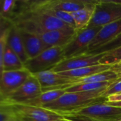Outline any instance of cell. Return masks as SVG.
<instances>
[{"mask_svg":"<svg viewBox=\"0 0 121 121\" xmlns=\"http://www.w3.org/2000/svg\"><path fill=\"white\" fill-rule=\"evenodd\" d=\"M105 91L66 92L57 100L42 107L58 113L71 112L96 104L106 102L107 98L102 96Z\"/></svg>","mask_w":121,"mask_h":121,"instance_id":"obj_1","label":"cell"},{"mask_svg":"<svg viewBox=\"0 0 121 121\" xmlns=\"http://www.w3.org/2000/svg\"><path fill=\"white\" fill-rule=\"evenodd\" d=\"M69 121H121V108L99 103L68 113H60Z\"/></svg>","mask_w":121,"mask_h":121,"instance_id":"obj_2","label":"cell"},{"mask_svg":"<svg viewBox=\"0 0 121 121\" xmlns=\"http://www.w3.org/2000/svg\"><path fill=\"white\" fill-rule=\"evenodd\" d=\"M64 60V48L53 47L44 50L37 57L28 60L24 63V68L31 74H36L53 69Z\"/></svg>","mask_w":121,"mask_h":121,"instance_id":"obj_3","label":"cell"},{"mask_svg":"<svg viewBox=\"0 0 121 121\" xmlns=\"http://www.w3.org/2000/svg\"><path fill=\"white\" fill-rule=\"evenodd\" d=\"M121 19V1L98 0L86 28L103 27Z\"/></svg>","mask_w":121,"mask_h":121,"instance_id":"obj_4","label":"cell"},{"mask_svg":"<svg viewBox=\"0 0 121 121\" xmlns=\"http://www.w3.org/2000/svg\"><path fill=\"white\" fill-rule=\"evenodd\" d=\"M9 106L21 121H58L65 119L61 114L43 107L26 104H11Z\"/></svg>","mask_w":121,"mask_h":121,"instance_id":"obj_5","label":"cell"},{"mask_svg":"<svg viewBox=\"0 0 121 121\" xmlns=\"http://www.w3.org/2000/svg\"><path fill=\"white\" fill-rule=\"evenodd\" d=\"M43 93L41 85L37 77L32 74L18 89L0 101V104H23L37 98Z\"/></svg>","mask_w":121,"mask_h":121,"instance_id":"obj_6","label":"cell"},{"mask_svg":"<svg viewBox=\"0 0 121 121\" xmlns=\"http://www.w3.org/2000/svg\"><path fill=\"white\" fill-rule=\"evenodd\" d=\"M102 27L86 28L77 30L74 39L64 48V56L65 59L85 54L89 44L101 29Z\"/></svg>","mask_w":121,"mask_h":121,"instance_id":"obj_7","label":"cell"},{"mask_svg":"<svg viewBox=\"0 0 121 121\" xmlns=\"http://www.w3.org/2000/svg\"><path fill=\"white\" fill-rule=\"evenodd\" d=\"M32 74L25 68L15 71H4L1 72L0 101L22 86Z\"/></svg>","mask_w":121,"mask_h":121,"instance_id":"obj_8","label":"cell"},{"mask_svg":"<svg viewBox=\"0 0 121 121\" xmlns=\"http://www.w3.org/2000/svg\"><path fill=\"white\" fill-rule=\"evenodd\" d=\"M33 75L38 79L43 92L60 89L65 90L67 88L75 85L78 81V79L65 77L59 73L52 72V70L43 72Z\"/></svg>","mask_w":121,"mask_h":121,"instance_id":"obj_9","label":"cell"},{"mask_svg":"<svg viewBox=\"0 0 121 121\" xmlns=\"http://www.w3.org/2000/svg\"><path fill=\"white\" fill-rule=\"evenodd\" d=\"M77 33V30L74 28L69 27L50 30L37 35L41 39L45 50L53 47L65 48L74 39Z\"/></svg>","mask_w":121,"mask_h":121,"instance_id":"obj_10","label":"cell"},{"mask_svg":"<svg viewBox=\"0 0 121 121\" xmlns=\"http://www.w3.org/2000/svg\"><path fill=\"white\" fill-rule=\"evenodd\" d=\"M105 55L106 53L96 55L83 54L68 59H65L60 63H59L53 69H52V71L59 73L62 72L69 71L86 67L98 65H100V60Z\"/></svg>","mask_w":121,"mask_h":121,"instance_id":"obj_11","label":"cell"},{"mask_svg":"<svg viewBox=\"0 0 121 121\" xmlns=\"http://www.w3.org/2000/svg\"><path fill=\"white\" fill-rule=\"evenodd\" d=\"M121 34V19L108 23L101 28L89 45L85 54L89 53L111 42Z\"/></svg>","mask_w":121,"mask_h":121,"instance_id":"obj_12","label":"cell"},{"mask_svg":"<svg viewBox=\"0 0 121 121\" xmlns=\"http://www.w3.org/2000/svg\"><path fill=\"white\" fill-rule=\"evenodd\" d=\"M18 29L28 60L37 57L45 50L43 43L38 35Z\"/></svg>","mask_w":121,"mask_h":121,"instance_id":"obj_13","label":"cell"},{"mask_svg":"<svg viewBox=\"0 0 121 121\" xmlns=\"http://www.w3.org/2000/svg\"><path fill=\"white\" fill-rule=\"evenodd\" d=\"M37 3L48 9L57 11H62L67 13H72L85 8L87 4L86 0H50L36 1Z\"/></svg>","mask_w":121,"mask_h":121,"instance_id":"obj_14","label":"cell"},{"mask_svg":"<svg viewBox=\"0 0 121 121\" xmlns=\"http://www.w3.org/2000/svg\"><path fill=\"white\" fill-rule=\"evenodd\" d=\"M96 3V1H88L85 8L70 13L74 21L77 30H83L88 26L94 14Z\"/></svg>","mask_w":121,"mask_h":121,"instance_id":"obj_15","label":"cell"},{"mask_svg":"<svg viewBox=\"0 0 121 121\" xmlns=\"http://www.w3.org/2000/svg\"><path fill=\"white\" fill-rule=\"evenodd\" d=\"M24 68V64L19 57L6 45L4 51L0 55V69L1 72L4 71H15Z\"/></svg>","mask_w":121,"mask_h":121,"instance_id":"obj_16","label":"cell"},{"mask_svg":"<svg viewBox=\"0 0 121 121\" xmlns=\"http://www.w3.org/2000/svg\"><path fill=\"white\" fill-rule=\"evenodd\" d=\"M7 45L19 57L23 64L28 60L23 47L19 30L18 28L12 23L8 34Z\"/></svg>","mask_w":121,"mask_h":121,"instance_id":"obj_17","label":"cell"},{"mask_svg":"<svg viewBox=\"0 0 121 121\" xmlns=\"http://www.w3.org/2000/svg\"><path fill=\"white\" fill-rule=\"evenodd\" d=\"M111 65H98L91 67H86L83 68H79L77 69H72L69 71H65L59 72L61 75H63L65 77H70L72 79H79L85 77H88L89 76H92L94 74L105 72L107 70L111 69Z\"/></svg>","mask_w":121,"mask_h":121,"instance_id":"obj_18","label":"cell"},{"mask_svg":"<svg viewBox=\"0 0 121 121\" xmlns=\"http://www.w3.org/2000/svg\"><path fill=\"white\" fill-rule=\"evenodd\" d=\"M65 93H66V91L64 89L52 90V91L43 92L37 98L30 100L23 104L33 106H37V107H42L48 104H50V103L57 100V99H59L61 96H62Z\"/></svg>","mask_w":121,"mask_h":121,"instance_id":"obj_19","label":"cell"},{"mask_svg":"<svg viewBox=\"0 0 121 121\" xmlns=\"http://www.w3.org/2000/svg\"><path fill=\"white\" fill-rule=\"evenodd\" d=\"M118 76L112 70L109 69L105 72H102L92 76H89L88 77L79 79L77 81L78 84L83 83H100V82H119Z\"/></svg>","mask_w":121,"mask_h":121,"instance_id":"obj_20","label":"cell"},{"mask_svg":"<svg viewBox=\"0 0 121 121\" xmlns=\"http://www.w3.org/2000/svg\"><path fill=\"white\" fill-rule=\"evenodd\" d=\"M115 82H106L100 83H83L75 84L65 89L66 92H82L106 90Z\"/></svg>","mask_w":121,"mask_h":121,"instance_id":"obj_21","label":"cell"},{"mask_svg":"<svg viewBox=\"0 0 121 121\" xmlns=\"http://www.w3.org/2000/svg\"><path fill=\"white\" fill-rule=\"evenodd\" d=\"M121 62V46L108 52L101 59L100 64L105 65H114Z\"/></svg>","mask_w":121,"mask_h":121,"instance_id":"obj_22","label":"cell"},{"mask_svg":"<svg viewBox=\"0 0 121 121\" xmlns=\"http://www.w3.org/2000/svg\"><path fill=\"white\" fill-rule=\"evenodd\" d=\"M17 2L15 0L1 1V18L10 21L13 16V11Z\"/></svg>","mask_w":121,"mask_h":121,"instance_id":"obj_23","label":"cell"},{"mask_svg":"<svg viewBox=\"0 0 121 121\" xmlns=\"http://www.w3.org/2000/svg\"><path fill=\"white\" fill-rule=\"evenodd\" d=\"M121 46V34L118 36L116 39L112 40L111 42L104 45V46L89 52L87 54H92V55H96V54H101V53H106L114 49H116Z\"/></svg>","mask_w":121,"mask_h":121,"instance_id":"obj_24","label":"cell"},{"mask_svg":"<svg viewBox=\"0 0 121 121\" xmlns=\"http://www.w3.org/2000/svg\"><path fill=\"white\" fill-rule=\"evenodd\" d=\"M18 120L9 105L0 104V121H17Z\"/></svg>","mask_w":121,"mask_h":121,"instance_id":"obj_25","label":"cell"},{"mask_svg":"<svg viewBox=\"0 0 121 121\" xmlns=\"http://www.w3.org/2000/svg\"><path fill=\"white\" fill-rule=\"evenodd\" d=\"M121 92V80L116 82H113L104 93L102 95L103 97H108V96H111L112 94H118Z\"/></svg>","mask_w":121,"mask_h":121,"instance_id":"obj_26","label":"cell"},{"mask_svg":"<svg viewBox=\"0 0 121 121\" xmlns=\"http://www.w3.org/2000/svg\"><path fill=\"white\" fill-rule=\"evenodd\" d=\"M107 98V102H118L121 101V92L112 94L111 96H108Z\"/></svg>","mask_w":121,"mask_h":121,"instance_id":"obj_27","label":"cell"},{"mask_svg":"<svg viewBox=\"0 0 121 121\" xmlns=\"http://www.w3.org/2000/svg\"><path fill=\"white\" fill-rule=\"evenodd\" d=\"M111 70H112L113 72H114L119 78V80H121V62L116 64L114 65H112L111 67Z\"/></svg>","mask_w":121,"mask_h":121,"instance_id":"obj_28","label":"cell"},{"mask_svg":"<svg viewBox=\"0 0 121 121\" xmlns=\"http://www.w3.org/2000/svg\"><path fill=\"white\" fill-rule=\"evenodd\" d=\"M106 104L112 106H116V107H121V101H118V102H106Z\"/></svg>","mask_w":121,"mask_h":121,"instance_id":"obj_29","label":"cell"},{"mask_svg":"<svg viewBox=\"0 0 121 121\" xmlns=\"http://www.w3.org/2000/svg\"><path fill=\"white\" fill-rule=\"evenodd\" d=\"M67 121V120L64 119V120H61V121Z\"/></svg>","mask_w":121,"mask_h":121,"instance_id":"obj_30","label":"cell"},{"mask_svg":"<svg viewBox=\"0 0 121 121\" xmlns=\"http://www.w3.org/2000/svg\"><path fill=\"white\" fill-rule=\"evenodd\" d=\"M20 121V120H18V121Z\"/></svg>","mask_w":121,"mask_h":121,"instance_id":"obj_31","label":"cell"}]
</instances>
